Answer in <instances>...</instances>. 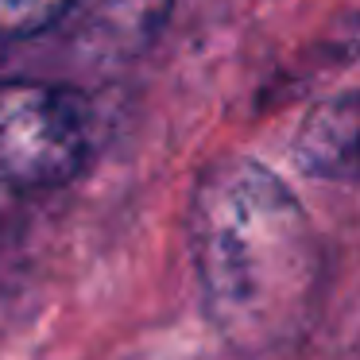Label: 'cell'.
I'll list each match as a JSON object with an SVG mask.
<instances>
[{
  "mask_svg": "<svg viewBox=\"0 0 360 360\" xmlns=\"http://www.w3.org/2000/svg\"><path fill=\"white\" fill-rule=\"evenodd\" d=\"M190 252L205 318L233 349L264 352L306 326L321 240L290 186L259 159L205 167L190 202Z\"/></svg>",
  "mask_w": 360,
  "mask_h": 360,
  "instance_id": "1",
  "label": "cell"
},
{
  "mask_svg": "<svg viewBox=\"0 0 360 360\" xmlns=\"http://www.w3.org/2000/svg\"><path fill=\"white\" fill-rule=\"evenodd\" d=\"M94 112L74 86L39 78L0 82V182L51 190L86 167Z\"/></svg>",
  "mask_w": 360,
  "mask_h": 360,
  "instance_id": "2",
  "label": "cell"
},
{
  "mask_svg": "<svg viewBox=\"0 0 360 360\" xmlns=\"http://www.w3.org/2000/svg\"><path fill=\"white\" fill-rule=\"evenodd\" d=\"M174 0H74L78 35L101 63H124L148 51L171 20Z\"/></svg>",
  "mask_w": 360,
  "mask_h": 360,
  "instance_id": "3",
  "label": "cell"
},
{
  "mask_svg": "<svg viewBox=\"0 0 360 360\" xmlns=\"http://www.w3.org/2000/svg\"><path fill=\"white\" fill-rule=\"evenodd\" d=\"M290 155L314 179H352L356 174V97L341 94L321 101L298 124Z\"/></svg>",
  "mask_w": 360,
  "mask_h": 360,
  "instance_id": "4",
  "label": "cell"
},
{
  "mask_svg": "<svg viewBox=\"0 0 360 360\" xmlns=\"http://www.w3.org/2000/svg\"><path fill=\"white\" fill-rule=\"evenodd\" d=\"M74 0H0V43H20L63 24Z\"/></svg>",
  "mask_w": 360,
  "mask_h": 360,
  "instance_id": "5",
  "label": "cell"
}]
</instances>
